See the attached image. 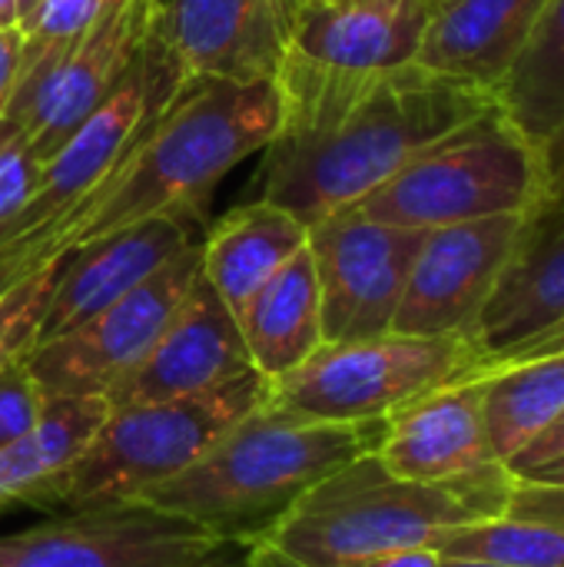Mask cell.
Segmentation results:
<instances>
[{
  "label": "cell",
  "instance_id": "1",
  "mask_svg": "<svg viewBox=\"0 0 564 567\" xmlns=\"http://www.w3.org/2000/svg\"><path fill=\"white\" fill-rule=\"evenodd\" d=\"M283 123L263 150L256 199L302 223L356 206L416 153L462 126L492 93L439 76L419 63L332 83L276 86Z\"/></svg>",
  "mask_w": 564,
  "mask_h": 567
},
{
  "label": "cell",
  "instance_id": "2",
  "mask_svg": "<svg viewBox=\"0 0 564 567\" xmlns=\"http://www.w3.org/2000/svg\"><path fill=\"white\" fill-rule=\"evenodd\" d=\"M279 123L276 83L183 80L116 176L37 233L43 252L60 256L153 216L206 219L216 186L243 159L263 153Z\"/></svg>",
  "mask_w": 564,
  "mask_h": 567
},
{
  "label": "cell",
  "instance_id": "3",
  "mask_svg": "<svg viewBox=\"0 0 564 567\" xmlns=\"http://www.w3.org/2000/svg\"><path fill=\"white\" fill-rule=\"evenodd\" d=\"M379 422H299L266 405L226 429L183 475L136 498L223 538L259 542L309 488L379 449Z\"/></svg>",
  "mask_w": 564,
  "mask_h": 567
},
{
  "label": "cell",
  "instance_id": "4",
  "mask_svg": "<svg viewBox=\"0 0 564 567\" xmlns=\"http://www.w3.org/2000/svg\"><path fill=\"white\" fill-rule=\"evenodd\" d=\"M512 485L515 475L505 465L465 482H409L372 452L309 488L259 542L309 567H336L396 548H432L449 528L495 518Z\"/></svg>",
  "mask_w": 564,
  "mask_h": 567
},
{
  "label": "cell",
  "instance_id": "5",
  "mask_svg": "<svg viewBox=\"0 0 564 567\" xmlns=\"http://www.w3.org/2000/svg\"><path fill=\"white\" fill-rule=\"evenodd\" d=\"M259 372L199 395L110 409L86 449L53 472L30 498L37 508L73 512L143 498L183 475L226 429L266 402Z\"/></svg>",
  "mask_w": 564,
  "mask_h": 567
},
{
  "label": "cell",
  "instance_id": "6",
  "mask_svg": "<svg viewBox=\"0 0 564 567\" xmlns=\"http://www.w3.org/2000/svg\"><path fill=\"white\" fill-rule=\"evenodd\" d=\"M545 199L539 146L492 103L416 153L396 176L356 203L376 223L435 229L505 213H529Z\"/></svg>",
  "mask_w": 564,
  "mask_h": 567
},
{
  "label": "cell",
  "instance_id": "7",
  "mask_svg": "<svg viewBox=\"0 0 564 567\" xmlns=\"http://www.w3.org/2000/svg\"><path fill=\"white\" fill-rule=\"evenodd\" d=\"M465 375H479V349L469 336L386 332L322 342L299 369L269 382L263 405L299 422H379Z\"/></svg>",
  "mask_w": 564,
  "mask_h": 567
},
{
  "label": "cell",
  "instance_id": "8",
  "mask_svg": "<svg viewBox=\"0 0 564 567\" xmlns=\"http://www.w3.org/2000/svg\"><path fill=\"white\" fill-rule=\"evenodd\" d=\"M246 551V542L130 498L0 538V567H243Z\"/></svg>",
  "mask_w": 564,
  "mask_h": 567
},
{
  "label": "cell",
  "instance_id": "9",
  "mask_svg": "<svg viewBox=\"0 0 564 567\" xmlns=\"http://www.w3.org/2000/svg\"><path fill=\"white\" fill-rule=\"evenodd\" d=\"M180 83L183 80L176 76L170 56L150 37L133 70L120 80V86L40 166L37 189L3 233L0 246L53 226L73 206L100 193L116 176V169L133 156V150L140 146L156 113L166 106Z\"/></svg>",
  "mask_w": 564,
  "mask_h": 567
},
{
  "label": "cell",
  "instance_id": "10",
  "mask_svg": "<svg viewBox=\"0 0 564 567\" xmlns=\"http://www.w3.org/2000/svg\"><path fill=\"white\" fill-rule=\"evenodd\" d=\"M199 246L176 256L143 286L86 319L80 329L40 342L27 355L43 399H86L110 395L156 346L180 302L199 276Z\"/></svg>",
  "mask_w": 564,
  "mask_h": 567
},
{
  "label": "cell",
  "instance_id": "11",
  "mask_svg": "<svg viewBox=\"0 0 564 567\" xmlns=\"http://www.w3.org/2000/svg\"><path fill=\"white\" fill-rule=\"evenodd\" d=\"M425 233L376 223L356 206L309 223L326 342H359L392 332Z\"/></svg>",
  "mask_w": 564,
  "mask_h": 567
},
{
  "label": "cell",
  "instance_id": "12",
  "mask_svg": "<svg viewBox=\"0 0 564 567\" xmlns=\"http://www.w3.org/2000/svg\"><path fill=\"white\" fill-rule=\"evenodd\" d=\"M435 0H312L289 17L276 86L332 83L416 63Z\"/></svg>",
  "mask_w": 564,
  "mask_h": 567
},
{
  "label": "cell",
  "instance_id": "13",
  "mask_svg": "<svg viewBox=\"0 0 564 567\" xmlns=\"http://www.w3.org/2000/svg\"><path fill=\"white\" fill-rule=\"evenodd\" d=\"M529 213L435 226L412 262L392 332L469 336L505 272Z\"/></svg>",
  "mask_w": 564,
  "mask_h": 567
},
{
  "label": "cell",
  "instance_id": "14",
  "mask_svg": "<svg viewBox=\"0 0 564 567\" xmlns=\"http://www.w3.org/2000/svg\"><path fill=\"white\" fill-rule=\"evenodd\" d=\"M150 37L180 80L276 83L289 17L283 0H156Z\"/></svg>",
  "mask_w": 564,
  "mask_h": 567
},
{
  "label": "cell",
  "instance_id": "15",
  "mask_svg": "<svg viewBox=\"0 0 564 567\" xmlns=\"http://www.w3.org/2000/svg\"><path fill=\"white\" fill-rule=\"evenodd\" d=\"M153 7L156 0H106L96 23L50 70L23 113L13 123H0V130L23 136L43 166L133 70L150 40Z\"/></svg>",
  "mask_w": 564,
  "mask_h": 567
},
{
  "label": "cell",
  "instance_id": "16",
  "mask_svg": "<svg viewBox=\"0 0 564 567\" xmlns=\"http://www.w3.org/2000/svg\"><path fill=\"white\" fill-rule=\"evenodd\" d=\"M203 219L186 213L153 216L83 243L63 256L50 306L40 322V342L80 329L86 319L143 286L176 256L203 243Z\"/></svg>",
  "mask_w": 564,
  "mask_h": 567
},
{
  "label": "cell",
  "instance_id": "17",
  "mask_svg": "<svg viewBox=\"0 0 564 567\" xmlns=\"http://www.w3.org/2000/svg\"><path fill=\"white\" fill-rule=\"evenodd\" d=\"M249 372L256 369L249 362L239 322L199 266L193 289L180 302L176 316L170 319L150 355L116 389H110L106 402L110 409H126L199 395Z\"/></svg>",
  "mask_w": 564,
  "mask_h": 567
},
{
  "label": "cell",
  "instance_id": "18",
  "mask_svg": "<svg viewBox=\"0 0 564 567\" xmlns=\"http://www.w3.org/2000/svg\"><path fill=\"white\" fill-rule=\"evenodd\" d=\"M379 462L409 482L445 485L499 468L482 415V375L425 392L386 419Z\"/></svg>",
  "mask_w": 564,
  "mask_h": 567
},
{
  "label": "cell",
  "instance_id": "19",
  "mask_svg": "<svg viewBox=\"0 0 564 567\" xmlns=\"http://www.w3.org/2000/svg\"><path fill=\"white\" fill-rule=\"evenodd\" d=\"M564 319V203L529 209L505 272L499 276L475 329L479 372L502 352L535 339Z\"/></svg>",
  "mask_w": 564,
  "mask_h": 567
},
{
  "label": "cell",
  "instance_id": "20",
  "mask_svg": "<svg viewBox=\"0 0 564 567\" xmlns=\"http://www.w3.org/2000/svg\"><path fill=\"white\" fill-rule=\"evenodd\" d=\"M545 0H445L432 10L416 63L492 93L522 53Z\"/></svg>",
  "mask_w": 564,
  "mask_h": 567
},
{
  "label": "cell",
  "instance_id": "21",
  "mask_svg": "<svg viewBox=\"0 0 564 567\" xmlns=\"http://www.w3.org/2000/svg\"><path fill=\"white\" fill-rule=\"evenodd\" d=\"M309 243V223L296 213L253 199L229 209L206 229L199 246V266L229 312L239 319L246 302Z\"/></svg>",
  "mask_w": 564,
  "mask_h": 567
},
{
  "label": "cell",
  "instance_id": "22",
  "mask_svg": "<svg viewBox=\"0 0 564 567\" xmlns=\"http://www.w3.org/2000/svg\"><path fill=\"white\" fill-rule=\"evenodd\" d=\"M236 322L249 362L266 382L289 375L326 342L309 243L246 302Z\"/></svg>",
  "mask_w": 564,
  "mask_h": 567
},
{
  "label": "cell",
  "instance_id": "23",
  "mask_svg": "<svg viewBox=\"0 0 564 567\" xmlns=\"http://www.w3.org/2000/svg\"><path fill=\"white\" fill-rule=\"evenodd\" d=\"M442 558L515 567H564V488L519 478L495 518L449 528L432 545Z\"/></svg>",
  "mask_w": 564,
  "mask_h": 567
},
{
  "label": "cell",
  "instance_id": "24",
  "mask_svg": "<svg viewBox=\"0 0 564 567\" xmlns=\"http://www.w3.org/2000/svg\"><path fill=\"white\" fill-rule=\"evenodd\" d=\"M495 106L535 146L564 123V0H545L522 53L492 90Z\"/></svg>",
  "mask_w": 564,
  "mask_h": 567
},
{
  "label": "cell",
  "instance_id": "25",
  "mask_svg": "<svg viewBox=\"0 0 564 567\" xmlns=\"http://www.w3.org/2000/svg\"><path fill=\"white\" fill-rule=\"evenodd\" d=\"M482 375V415L495 458L509 465L564 409V355L499 365Z\"/></svg>",
  "mask_w": 564,
  "mask_h": 567
},
{
  "label": "cell",
  "instance_id": "26",
  "mask_svg": "<svg viewBox=\"0 0 564 567\" xmlns=\"http://www.w3.org/2000/svg\"><path fill=\"white\" fill-rule=\"evenodd\" d=\"M106 415L110 402L103 395L47 399L33 432L0 449V512L30 505L33 492L86 449Z\"/></svg>",
  "mask_w": 564,
  "mask_h": 567
},
{
  "label": "cell",
  "instance_id": "27",
  "mask_svg": "<svg viewBox=\"0 0 564 567\" xmlns=\"http://www.w3.org/2000/svg\"><path fill=\"white\" fill-rule=\"evenodd\" d=\"M106 0H40L33 17L20 27L23 30V53H20V76L17 93L7 106L0 123H13L50 70L73 50V43L96 23Z\"/></svg>",
  "mask_w": 564,
  "mask_h": 567
},
{
  "label": "cell",
  "instance_id": "28",
  "mask_svg": "<svg viewBox=\"0 0 564 567\" xmlns=\"http://www.w3.org/2000/svg\"><path fill=\"white\" fill-rule=\"evenodd\" d=\"M63 256L47 259L40 269H33L27 279H20L0 299V372L10 362L30 355V349L37 346L40 322H43V312L50 306V296H53L57 276H60Z\"/></svg>",
  "mask_w": 564,
  "mask_h": 567
},
{
  "label": "cell",
  "instance_id": "29",
  "mask_svg": "<svg viewBox=\"0 0 564 567\" xmlns=\"http://www.w3.org/2000/svg\"><path fill=\"white\" fill-rule=\"evenodd\" d=\"M43 405H47V399L27 369V355L10 362L0 372V449L13 445L33 432V425L43 415Z\"/></svg>",
  "mask_w": 564,
  "mask_h": 567
},
{
  "label": "cell",
  "instance_id": "30",
  "mask_svg": "<svg viewBox=\"0 0 564 567\" xmlns=\"http://www.w3.org/2000/svg\"><path fill=\"white\" fill-rule=\"evenodd\" d=\"M37 179H40V163L30 153L27 140L0 130V239L10 229V223L20 216V209L30 203Z\"/></svg>",
  "mask_w": 564,
  "mask_h": 567
},
{
  "label": "cell",
  "instance_id": "31",
  "mask_svg": "<svg viewBox=\"0 0 564 567\" xmlns=\"http://www.w3.org/2000/svg\"><path fill=\"white\" fill-rule=\"evenodd\" d=\"M564 458V409L555 415V422L548 429H542L505 468L512 475H532L545 465H555Z\"/></svg>",
  "mask_w": 564,
  "mask_h": 567
},
{
  "label": "cell",
  "instance_id": "32",
  "mask_svg": "<svg viewBox=\"0 0 564 567\" xmlns=\"http://www.w3.org/2000/svg\"><path fill=\"white\" fill-rule=\"evenodd\" d=\"M60 256H63V252H60ZM47 259H53V256H47L33 236H20V239L0 246V299H3L20 279H27L33 269H40Z\"/></svg>",
  "mask_w": 564,
  "mask_h": 567
},
{
  "label": "cell",
  "instance_id": "33",
  "mask_svg": "<svg viewBox=\"0 0 564 567\" xmlns=\"http://www.w3.org/2000/svg\"><path fill=\"white\" fill-rule=\"evenodd\" d=\"M20 53H23V30L20 27H0V120L7 116V106L17 93Z\"/></svg>",
  "mask_w": 564,
  "mask_h": 567
},
{
  "label": "cell",
  "instance_id": "34",
  "mask_svg": "<svg viewBox=\"0 0 564 567\" xmlns=\"http://www.w3.org/2000/svg\"><path fill=\"white\" fill-rule=\"evenodd\" d=\"M542 355H564V319L562 322H555L552 329L539 332L535 339H529V342H522V346L502 352V355L492 359L482 372L499 369V365H512V362H525V359H542Z\"/></svg>",
  "mask_w": 564,
  "mask_h": 567
},
{
  "label": "cell",
  "instance_id": "35",
  "mask_svg": "<svg viewBox=\"0 0 564 567\" xmlns=\"http://www.w3.org/2000/svg\"><path fill=\"white\" fill-rule=\"evenodd\" d=\"M539 163H542L545 199L564 203V123L545 143H539Z\"/></svg>",
  "mask_w": 564,
  "mask_h": 567
},
{
  "label": "cell",
  "instance_id": "36",
  "mask_svg": "<svg viewBox=\"0 0 564 567\" xmlns=\"http://www.w3.org/2000/svg\"><path fill=\"white\" fill-rule=\"evenodd\" d=\"M336 567H442V555L435 548H396V551L349 558Z\"/></svg>",
  "mask_w": 564,
  "mask_h": 567
},
{
  "label": "cell",
  "instance_id": "37",
  "mask_svg": "<svg viewBox=\"0 0 564 567\" xmlns=\"http://www.w3.org/2000/svg\"><path fill=\"white\" fill-rule=\"evenodd\" d=\"M243 567H309L289 555H283L279 548H273L269 542H253L246 551V565Z\"/></svg>",
  "mask_w": 564,
  "mask_h": 567
},
{
  "label": "cell",
  "instance_id": "38",
  "mask_svg": "<svg viewBox=\"0 0 564 567\" xmlns=\"http://www.w3.org/2000/svg\"><path fill=\"white\" fill-rule=\"evenodd\" d=\"M519 478H532V482H545V485H558V488H564V458L562 462H555V465H545V468L532 472V475H519Z\"/></svg>",
  "mask_w": 564,
  "mask_h": 567
},
{
  "label": "cell",
  "instance_id": "39",
  "mask_svg": "<svg viewBox=\"0 0 564 567\" xmlns=\"http://www.w3.org/2000/svg\"><path fill=\"white\" fill-rule=\"evenodd\" d=\"M0 27H20V20H17V0H0Z\"/></svg>",
  "mask_w": 564,
  "mask_h": 567
},
{
  "label": "cell",
  "instance_id": "40",
  "mask_svg": "<svg viewBox=\"0 0 564 567\" xmlns=\"http://www.w3.org/2000/svg\"><path fill=\"white\" fill-rule=\"evenodd\" d=\"M442 567H515V565H499V561H462V558H442Z\"/></svg>",
  "mask_w": 564,
  "mask_h": 567
},
{
  "label": "cell",
  "instance_id": "41",
  "mask_svg": "<svg viewBox=\"0 0 564 567\" xmlns=\"http://www.w3.org/2000/svg\"><path fill=\"white\" fill-rule=\"evenodd\" d=\"M37 7H40V0H17V20H20V27L33 17Z\"/></svg>",
  "mask_w": 564,
  "mask_h": 567
},
{
  "label": "cell",
  "instance_id": "42",
  "mask_svg": "<svg viewBox=\"0 0 564 567\" xmlns=\"http://www.w3.org/2000/svg\"><path fill=\"white\" fill-rule=\"evenodd\" d=\"M306 3H312V0H283V10H286V17H293L299 7H306Z\"/></svg>",
  "mask_w": 564,
  "mask_h": 567
},
{
  "label": "cell",
  "instance_id": "43",
  "mask_svg": "<svg viewBox=\"0 0 564 567\" xmlns=\"http://www.w3.org/2000/svg\"><path fill=\"white\" fill-rule=\"evenodd\" d=\"M439 3H445V0H435V7H439Z\"/></svg>",
  "mask_w": 564,
  "mask_h": 567
}]
</instances>
